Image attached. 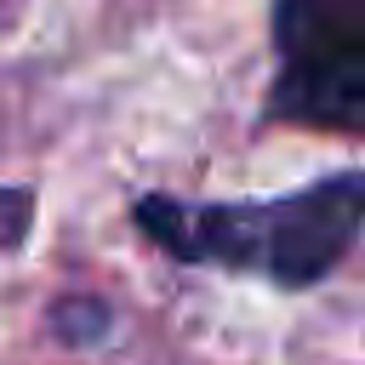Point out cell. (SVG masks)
Listing matches in <instances>:
<instances>
[{"label":"cell","mask_w":365,"mask_h":365,"mask_svg":"<svg viewBox=\"0 0 365 365\" xmlns=\"http://www.w3.org/2000/svg\"><path fill=\"white\" fill-rule=\"evenodd\" d=\"M137 228L182 262H217L262 274L285 291L325 279L365 228V171H336L285 200L182 205L171 194H143L131 205Z\"/></svg>","instance_id":"obj_1"},{"label":"cell","mask_w":365,"mask_h":365,"mask_svg":"<svg viewBox=\"0 0 365 365\" xmlns=\"http://www.w3.org/2000/svg\"><path fill=\"white\" fill-rule=\"evenodd\" d=\"M268 108L291 125L365 137V0H279Z\"/></svg>","instance_id":"obj_2"},{"label":"cell","mask_w":365,"mask_h":365,"mask_svg":"<svg viewBox=\"0 0 365 365\" xmlns=\"http://www.w3.org/2000/svg\"><path fill=\"white\" fill-rule=\"evenodd\" d=\"M29 217H34L29 188H0V251H6V245H17V240L29 234Z\"/></svg>","instance_id":"obj_3"}]
</instances>
